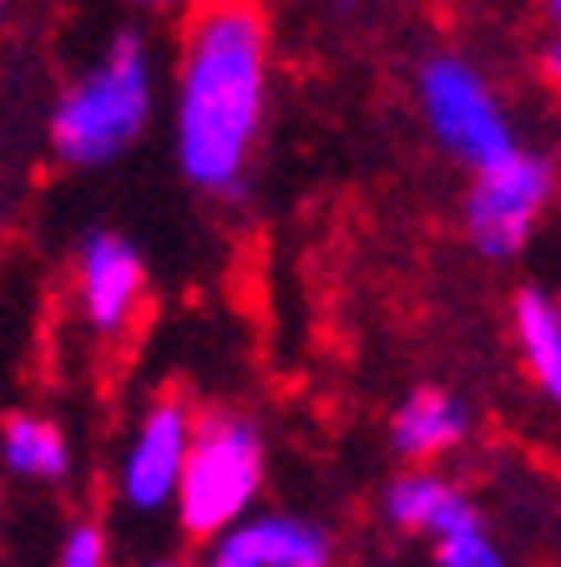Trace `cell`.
Wrapping results in <instances>:
<instances>
[{"label": "cell", "mask_w": 561, "mask_h": 567, "mask_svg": "<svg viewBox=\"0 0 561 567\" xmlns=\"http://www.w3.org/2000/svg\"><path fill=\"white\" fill-rule=\"evenodd\" d=\"M142 295V254L117 234H92L82 248V305L96 330H122Z\"/></svg>", "instance_id": "obj_7"}, {"label": "cell", "mask_w": 561, "mask_h": 567, "mask_svg": "<svg viewBox=\"0 0 561 567\" xmlns=\"http://www.w3.org/2000/svg\"><path fill=\"white\" fill-rule=\"evenodd\" d=\"M269 31L253 0H202L177 76V163L187 183L233 193L263 127Z\"/></svg>", "instance_id": "obj_1"}, {"label": "cell", "mask_w": 561, "mask_h": 567, "mask_svg": "<svg viewBox=\"0 0 561 567\" xmlns=\"http://www.w3.org/2000/svg\"><path fill=\"white\" fill-rule=\"evenodd\" d=\"M127 6H132V11H177V6H183V0H127Z\"/></svg>", "instance_id": "obj_15"}, {"label": "cell", "mask_w": 561, "mask_h": 567, "mask_svg": "<svg viewBox=\"0 0 561 567\" xmlns=\"http://www.w3.org/2000/svg\"><path fill=\"white\" fill-rule=\"evenodd\" d=\"M218 553L243 567H329V537L299 517H253L222 532Z\"/></svg>", "instance_id": "obj_8"}, {"label": "cell", "mask_w": 561, "mask_h": 567, "mask_svg": "<svg viewBox=\"0 0 561 567\" xmlns=\"http://www.w3.org/2000/svg\"><path fill=\"white\" fill-rule=\"evenodd\" d=\"M153 56L137 31H122L102 61L51 112V147L71 167L122 157L153 117Z\"/></svg>", "instance_id": "obj_2"}, {"label": "cell", "mask_w": 561, "mask_h": 567, "mask_svg": "<svg viewBox=\"0 0 561 567\" xmlns=\"http://www.w3.org/2000/svg\"><path fill=\"white\" fill-rule=\"evenodd\" d=\"M258 482H263V451H258L253 425L243 421H208L193 431L177 476V517L187 532H228L248 512Z\"/></svg>", "instance_id": "obj_3"}, {"label": "cell", "mask_w": 561, "mask_h": 567, "mask_svg": "<svg viewBox=\"0 0 561 567\" xmlns=\"http://www.w3.org/2000/svg\"><path fill=\"white\" fill-rule=\"evenodd\" d=\"M0 11H6V0H0Z\"/></svg>", "instance_id": "obj_18"}, {"label": "cell", "mask_w": 561, "mask_h": 567, "mask_svg": "<svg viewBox=\"0 0 561 567\" xmlns=\"http://www.w3.org/2000/svg\"><path fill=\"white\" fill-rule=\"evenodd\" d=\"M187 441H193V421H187V411L177 401H163L147 411V421H142L137 436H132L127 466H122V496H127L137 512H157L173 502Z\"/></svg>", "instance_id": "obj_6"}, {"label": "cell", "mask_w": 561, "mask_h": 567, "mask_svg": "<svg viewBox=\"0 0 561 567\" xmlns=\"http://www.w3.org/2000/svg\"><path fill=\"white\" fill-rule=\"evenodd\" d=\"M340 6H354V0H340Z\"/></svg>", "instance_id": "obj_17"}, {"label": "cell", "mask_w": 561, "mask_h": 567, "mask_svg": "<svg viewBox=\"0 0 561 567\" xmlns=\"http://www.w3.org/2000/svg\"><path fill=\"white\" fill-rule=\"evenodd\" d=\"M547 198H551V167L547 157L527 153V147H511L506 157L476 167V188H470L466 203V228L476 238V248L491 254V259L521 254Z\"/></svg>", "instance_id": "obj_5"}, {"label": "cell", "mask_w": 561, "mask_h": 567, "mask_svg": "<svg viewBox=\"0 0 561 567\" xmlns=\"http://www.w3.org/2000/svg\"><path fill=\"white\" fill-rule=\"evenodd\" d=\"M460 436H466V405L440 390H420L395 411V446L405 456H435V451L456 446Z\"/></svg>", "instance_id": "obj_10"}, {"label": "cell", "mask_w": 561, "mask_h": 567, "mask_svg": "<svg viewBox=\"0 0 561 567\" xmlns=\"http://www.w3.org/2000/svg\"><path fill=\"white\" fill-rule=\"evenodd\" d=\"M440 543V567H511L501 547L480 532V522H466V527L435 537Z\"/></svg>", "instance_id": "obj_13"}, {"label": "cell", "mask_w": 561, "mask_h": 567, "mask_svg": "<svg viewBox=\"0 0 561 567\" xmlns=\"http://www.w3.org/2000/svg\"><path fill=\"white\" fill-rule=\"evenodd\" d=\"M6 466L21 476H61L66 472V441L51 421L15 415L6 425Z\"/></svg>", "instance_id": "obj_12"}, {"label": "cell", "mask_w": 561, "mask_h": 567, "mask_svg": "<svg viewBox=\"0 0 561 567\" xmlns=\"http://www.w3.org/2000/svg\"><path fill=\"white\" fill-rule=\"evenodd\" d=\"M106 547H102V532L96 527H76L61 547V567H102Z\"/></svg>", "instance_id": "obj_14"}, {"label": "cell", "mask_w": 561, "mask_h": 567, "mask_svg": "<svg viewBox=\"0 0 561 567\" xmlns=\"http://www.w3.org/2000/svg\"><path fill=\"white\" fill-rule=\"evenodd\" d=\"M516 340H521V354H527L531 375L541 380L551 401L561 395V309L551 295L541 289H527L516 299Z\"/></svg>", "instance_id": "obj_11"}, {"label": "cell", "mask_w": 561, "mask_h": 567, "mask_svg": "<svg viewBox=\"0 0 561 567\" xmlns=\"http://www.w3.org/2000/svg\"><path fill=\"white\" fill-rule=\"evenodd\" d=\"M385 512L389 522H399V527H415V532H430V537H445V532L466 527V522H476V512H470V502L456 492L450 482H440V476H399L395 486L385 492Z\"/></svg>", "instance_id": "obj_9"}, {"label": "cell", "mask_w": 561, "mask_h": 567, "mask_svg": "<svg viewBox=\"0 0 561 567\" xmlns=\"http://www.w3.org/2000/svg\"><path fill=\"white\" fill-rule=\"evenodd\" d=\"M208 567H243V563H233V557H222V553H212V563Z\"/></svg>", "instance_id": "obj_16"}, {"label": "cell", "mask_w": 561, "mask_h": 567, "mask_svg": "<svg viewBox=\"0 0 561 567\" xmlns=\"http://www.w3.org/2000/svg\"><path fill=\"white\" fill-rule=\"evenodd\" d=\"M420 102H425V117H430L435 137L445 142V153H456L460 163L486 167L516 147L511 122H506L491 82H486L466 56H430L425 61Z\"/></svg>", "instance_id": "obj_4"}]
</instances>
